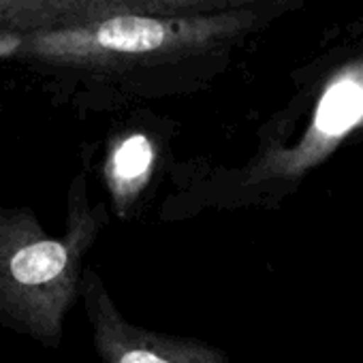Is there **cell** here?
I'll use <instances>...</instances> for the list:
<instances>
[{
    "label": "cell",
    "mask_w": 363,
    "mask_h": 363,
    "mask_svg": "<svg viewBox=\"0 0 363 363\" xmlns=\"http://www.w3.org/2000/svg\"><path fill=\"white\" fill-rule=\"evenodd\" d=\"M255 22L244 11L154 18L133 13L48 18L0 26V62H13L60 101L86 105L103 79L220 45Z\"/></svg>",
    "instance_id": "1"
},
{
    "label": "cell",
    "mask_w": 363,
    "mask_h": 363,
    "mask_svg": "<svg viewBox=\"0 0 363 363\" xmlns=\"http://www.w3.org/2000/svg\"><path fill=\"white\" fill-rule=\"evenodd\" d=\"M90 162L67 191L65 233L43 229L30 206H0V325L56 350L79 299L86 257L107 227L109 212L88 195Z\"/></svg>",
    "instance_id": "2"
},
{
    "label": "cell",
    "mask_w": 363,
    "mask_h": 363,
    "mask_svg": "<svg viewBox=\"0 0 363 363\" xmlns=\"http://www.w3.org/2000/svg\"><path fill=\"white\" fill-rule=\"evenodd\" d=\"M297 135L263 141L259 152L223 173L212 186L227 208L276 206L299 182L337 152L346 139L363 130V54L335 67L318 86Z\"/></svg>",
    "instance_id": "3"
},
{
    "label": "cell",
    "mask_w": 363,
    "mask_h": 363,
    "mask_svg": "<svg viewBox=\"0 0 363 363\" xmlns=\"http://www.w3.org/2000/svg\"><path fill=\"white\" fill-rule=\"evenodd\" d=\"M79 299L101 363H229V354L210 342L150 331L126 320L94 267L84 272Z\"/></svg>",
    "instance_id": "4"
},
{
    "label": "cell",
    "mask_w": 363,
    "mask_h": 363,
    "mask_svg": "<svg viewBox=\"0 0 363 363\" xmlns=\"http://www.w3.org/2000/svg\"><path fill=\"white\" fill-rule=\"evenodd\" d=\"M160 141L141 126H122L107 137L101 177L109 208L120 220L133 218L156 177Z\"/></svg>",
    "instance_id": "5"
},
{
    "label": "cell",
    "mask_w": 363,
    "mask_h": 363,
    "mask_svg": "<svg viewBox=\"0 0 363 363\" xmlns=\"http://www.w3.org/2000/svg\"><path fill=\"white\" fill-rule=\"evenodd\" d=\"M255 0H24L3 24H18L48 18H82L133 13L154 18H197L244 11Z\"/></svg>",
    "instance_id": "6"
},
{
    "label": "cell",
    "mask_w": 363,
    "mask_h": 363,
    "mask_svg": "<svg viewBox=\"0 0 363 363\" xmlns=\"http://www.w3.org/2000/svg\"><path fill=\"white\" fill-rule=\"evenodd\" d=\"M24 0H0V26H3Z\"/></svg>",
    "instance_id": "7"
}]
</instances>
